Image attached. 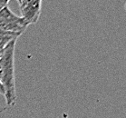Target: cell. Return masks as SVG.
I'll use <instances>...</instances> for the list:
<instances>
[{
  "label": "cell",
  "mask_w": 126,
  "mask_h": 118,
  "mask_svg": "<svg viewBox=\"0 0 126 118\" xmlns=\"http://www.w3.org/2000/svg\"><path fill=\"white\" fill-rule=\"evenodd\" d=\"M16 41H12L3 50L0 57V94L4 95L7 106L16 103V90L15 77V51Z\"/></svg>",
  "instance_id": "6da1fadb"
},
{
  "label": "cell",
  "mask_w": 126,
  "mask_h": 118,
  "mask_svg": "<svg viewBox=\"0 0 126 118\" xmlns=\"http://www.w3.org/2000/svg\"><path fill=\"white\" fill-rule=\"evenodd\" d=\"M27 27L28 25L26 21L14 14L8 6L0 11V29L21 35Z\"/></svg>",
  "instance_id": "7a4b0ae2"
},
{
  "label": "cell",
  "mask_w": 126,
  "mask_h": 118,
  "mask_svg": "<svg viewBox=\"0 0 126 118\" xmlns=\"http://www.w3.org/2000/svg\"><path fill=\"white\" fill-rule=\"evenodd\" d=\"M21 11V17L30 26L37 23L41 15L42 1L41 0H18Z\"/></svg>",
  "instance_id": "3957f363"
},
{
  "label": "cell",
  "mask_w": 126,
  "mask_h": 118,
  "mask_svg": "<svg viewBox=\"0 0 126 118\" xmlns=\"http://www.w3.org/2000/svg\"><path fill=\"white\" fill-rule=\"evenodd\" d=\"M19 36L20 35H18V34L10 33V32H6L0 29V51L4 50L9 43L17 39Z\"/></svg>",
  "instance_id": "277c9868"
},
{
  "label": "cell",
  "mask_w": 126,
  "mask_h": 118,
  "mask_svg": "<svg viewBox=\"0 0 126 118\" xmlns=\"http://www.w3.org/2000/svg\"><path fill=\"white\" fill-rule=\"evenodd\" d=\"M9 0H0V11L3 8H5L6 6H8Z\"/></svg>",
  "instance_id": "5b68a950"
},
{
  "label": "cell",
  "mask_w": 126,
  "mask_h": 118,
  "mask_svg": "<svg viewBox=\"0 0 126 118\" xmlns=\"http://www.w3.org/2000/svg\"><path fill=\"white\" fill-rule=\"evenodd\" d=\"M2 52H3V50H2V51H0V57H1V55H2Z\"/></svg>",
  "instance_id": "8992f818"
},
{
  "label": "cell",
  "mask_w": 126,
  "mask_h": 118,
  "mask_svg": "<svg viewBox=\"0 0 126 118\" xmlns=\"http://www.w3.org/2000/svg\"><path fill=\"white\" fill-rule=\"evenodd\" d=\"M124 8H125V11H126V3H125V5H124Z\"/></svg>",
  "instance_id": "52a82bcc"
}]
</instances>
